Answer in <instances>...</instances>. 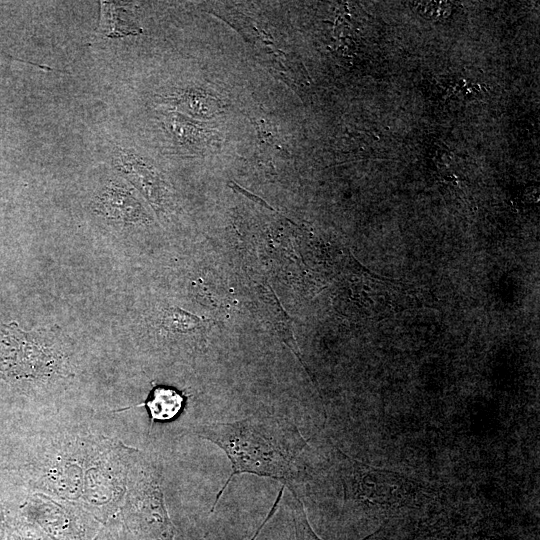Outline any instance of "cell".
<instances>
[{
	"instance_id": "cell-3",
	"label": "cell",
	"mask_w": 540,
	"mask_h": 540,
	"mask_svg": "<svg viewBox=\"0 0 540 540\" xmlns=\"http://www.w3.org/2000/svg\"><path fill=\"white\" fill-rule=\"evenodd\" d=\"M122 509L139 540H174L159 473L141 452L132 467Z\"/></svg>"
},
{
	"instance_id": "cell-10",
	"label": "cell",
	"mask_w": 540,
	"mask_h": 540,
	"mask_svg": "<svg viewBox=\"0 0 540 540\" xmlns=\"http://www.w3.org/2000/svg\"><path fill=\"white\" fill-rule=\"evenodd\" d=\"M290 492L293 498L290 506L295 529V540H322L312 530L307 520L304 506L297 497L295 490L292 489Z\"/></svg>"
},
{
	"instance_id": "cell-1",
	"label": "cell",
	"mask_w": 540,
	"mask_h": 540,
	"mask_svg": "<svg viewBox=\"0 0 540 540\" xmlns=\"http://www.w3.org/2000/svg\"><path fill=\"white\" fill-rule=\"evenodd\" d=\"M139 453L86 429L60 430L38 444L28 466L29 482L36 492L107 520L122 508Z\"/></svg>"
},
{
	"instance_id": "cell-4",
	"label": "cell",
	"mask_w": 540,
	"mask_h": 540,
	"mask_svg": "<svg viewBox=\"0 0 540 540\" xmlns=\"http://www.w3.org/2000/svg\"><path fill=\"white\" fill-rule=\"evenodd\" d=\"M61 354L17 337L0 336V379H47L62 372Z\"/></svg>"
},
{
	"instance_id": "cell-9",
	"label": "cell",
	"mask_w": 540,
	"mask_h": 540,
	"mask_svg": "<svg viewBox=\"0 0 540 540\" xmlns=\"http://www.w3.org/2000/svg\"><path fill=\"white\" fill-rule=\"evenodd\" d=\"M106 14L109 27L108 37H121L141 32L139 27L132 22L130 15L125 9L109 3Z\"/></svg>"
},
{
	"instance_id": "cell-11",
	"label": "cell",
	"mask_w": 540,
	"mask_h": 540,
	"mask_svg": "<svg viewBox=\"0 0 540 540\" xmlns=\"http://www.w3.org/2000/svg\"><path fill=\"white\" fill-rule=\"evenodd\" d=\"M8 523L5 516V511L2 503L0 502V540H6L8 534Z\"/></svg>"
},
{
	"instance_id": "cell-7",
	"label": "cell",
	"mask_w": 540,
	"mask_h": 540,
	"mask_svg": "<svg viewBox=\"0 0 540 540\" xmlns=\"http://www.w3.org/2000/svg\"><path fill=\"white\" fill-rule=\"evenodd\" d=\"M97 210L105 217L121 223H134L145 217L143 209L131 191L122 184L112 183L99 195Z\"/></svg>"
},
{
	"instance_id": "cell-6",
	"label": "cell",
	"mask_w": 540,
	"mask_h": 540,
	"mask_svg": "<svg viewBox=\"0 0 540 540\" xmlns=\"http://www.w3.org/2000/svg\"><path fill=\"white\" fill-rule=\"evenodd\" d=\"M114 162L117 170L137 187L155 208L161 206L162 182L151 165L138 155L122 149L118 150Z\"/></svg>"
},
{
	"instance_id": "cell-2",
	"label": "cell",
	"mask_w": 540,
	"mask_h": 540,
	"mask_svg": "<svg viewBox=\"0 0 540 540\" xmlns=\"http://www.w3.org/2000/svg\"><path fill=\"white\" fill-rule=\"evenodd\" d=\"M191 432L219 446L231 462V472L216 495L212 513L234 476L246 473L282 482L274 503L277 507L285 487L294 489L296 461L306 445L296 424L278 415H251L230 422L197 425Z\"/></svg>"
},
{
	"instance_id": "cell-8",
	"label": "cell",
	"mask_w": 540,
	"mask_h": 540,
	"mask_svg": "<svg viewBox=\"0 0 540 540\" xmlns=\"http://www.w3.org/2000/svg\"><path fill=\"white\" fill-rule=\"evenodd\" d=\"M183 396L175 389L166 386H156L150 392L147 400L140 404L149 411L151 422L171 420L182 410Z\"/></svg>"
},
{
	"instance_id": "cell-5",
	"label": "cell",
	"mask_w": 540,
	"mask_h": 540,
	"mask_svg": "<svg viewBox=\"0 0 540 540\" xmlns=\"http://www.w3.org/2000/svg\"><path fill=\"white\" fill-rule=\"evenodd\" d=\"M21 514L27 522L36 523L56 540H77L82 530L84 509L74 504L54 499L45 494H31L21 506Z\"/></svg>"
}]
</instances>
